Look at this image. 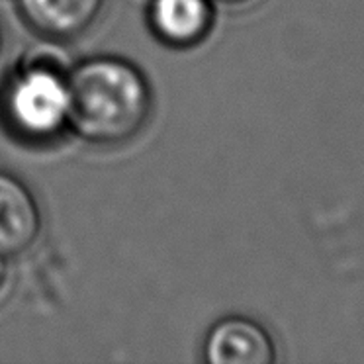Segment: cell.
Returning <instances> with one entry per match:
<instances>
[{"label":"cell","mask_w":364,"mask_h":364,"mask_svg":"<svg viewBox=\"0 0 364 364\" xmlns=\"http://www.w3.org/2000/svg\"><path fill=\"white\" fill-rule=\"evenodd\" d=\"M147 24L166 48H196L214 30L215 4L214 0H151Z\"/></svg>","instance_id":"cell-6"},{"label":"cell","mask_w":364,"mask_h":364,"mask_svg":"<svg viewBox=\"0 0 364 364\" xmlns=\"http://www.w3.org/2000/svg\"><path fill=\"white\" fill-rule=\"evenodd\" d=\"M202 360L208 364H274L277 345L259 321L230 316L210 327L202 343Z\"/></svg>","instance_id":"cell-3"},{"label":"cell","mask_w":364,"mask_h":364,"mask_svg":"<svg viewBox=\"0 0 364 364\" xmlns=\"http://www.w3.org/2000/svg\"><path fill=\"white\" fill-rule=\"evenodd\" d=\"M71 132L100 149L124 147L149 124L155 98L145 73L116 55H95L69 73Z\"/></svg>","instance_id":"cell-1"},{"label":"cell","mask_w":364,"mask_h":364,"mask_svg":"<svg viewBox=\"0 0 364 364\" xmlns=\"http://www.w3.org/2000/svg\"><path fill=\"white\" fill-rule=\"evenodd\" d=\"M106 0H18L24 24L43 40L63 43L92 30Z\"/></svg>","instance_id":"cell-5"},{"label":"cell","mask_w":364,"mask_h":364,"mask_svg":"<svg viewBox=\"0 0 364 364\" xmlns=\"http://www.w3.org/2000/svg\"><path fill=\"white\" fill-rule=\"evenodd\" d=\"M253 0H214V4L220 6H228V9H237V6H247L251 4Z\"/></svg>","instance_id":"cell-8"},{"label":"cell","mask_w":364,"mask_h":364,"mask_svg":"<svg viewBox=\"0 0 364 364\" xmlns=\"http://www.w3.org/2000/svg\"><path fill=\"white\" fill-rule=\"evenodd\" d=\"M10 262L6 255L0 253V300L4 298V294L9 290L10 286Z\"/></svg>","instance_id":"cell-7"},{"label":"cell","mask_w":364,"mask_h":364,"mask_svg":"<svg viewBox=\"0 0 364 364\" xmlns=\"http://www.w3.org/2000/svg\"><path fill=\"white\" fill-rule=\"evenodd\" d=\"M4 49H6V36H4V30H2V24H0V59L4 55Z\"/></svg>","instance_id":"cell-9"},{"label":"cell","mask_w":364,"mask_h":364,"mask_svg":"<svg viewBox=\"0 0 364 364\" xmlns=\"http://www.w3.org/2000/svg\"><path fill=\"white\" fill-rule=\"evenodd\" d=\"M43 231V214L32 188L20 176L0 171V253H28Z\"/></svg>","instance_id":"cell-4"},{"label":"cell","mask_w":364,"mask_h":364,"mask_svg":"<svg viewBox=\"0 0 364 364\" xmlns=\"http://www.w3.org/2000/svg\"><path fill=\"white\" fill-rule=\"evenodd\" d=\"M69 69L51 57H26L0 82V126L28 147H48L71 132Z\"/></svg>","instance_id":"cell-2"}]
</instances>
